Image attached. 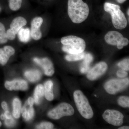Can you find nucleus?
Instances as JSON below:
<instances>
[{"label": "nucleus", "instance_id": "f257e3e1", "mask_svg": "<svg viewBox=\"0 0 129 129\" xmlns=\"http://www.w3.org/2000/svg\"><path fill=\"white\" fill-rule=\"evenodd\" d=\"M68 13L73 22L80 23L88 18L89 8L87 4L83 0H68Z\"/></svg>", "mask_w": 129, "mask_h": 129}, {"label": "nucleus", "instance_id": "f03ea898", "mask_svg": "<svg viewBox=\"0 0 129 129\" xmlns=\"http://www.w3.org/2000/svg\"><path fill=\"white\" fill-rule=\"evenodd\" d=\"M61 42L63 45L62 48L63 51L68 54L82 53L85 49L86 43L84 40L75 36L63 37Z\"/></svg>", "mask_w": 129, "mask_h": 129}, {"label": "nucleus", "instance_id": "7ed1b4c3", "mask_svg": "<svg viewBox=\"0 0 129 129\" xmlns=\"http://www.w3.org/2000/svg\"><path fill=\"white\" fill-rule=\"evenodd\" d=\"M104 10L111 14L113 25L115 28L123 29L127 27V19L119 5L106 2L104 4Z\"/></svg>", "mask_w": 129, "mask_h": 129}, {"label": "nucleus", "instance_id": "20e7f679", "mask_svg": "<svg viewBox=\"0 0 129 129\" xmlns=\"http://www.w3.org/2000/svg\"><path fill=\"white\" fill-rule=\"evenodd\" d=\"M74 100L77 109L81 116L86 119L93 117L94 112L87 98L82 91L77 90L74 92Z\"/></svg>", "mask_w": 129, "mask_h": 129}, {"label": "nucleus", "instance_id": "39448f33", "mask_svg": "<svg viewBox=\"0 0 129 129\" xmlns=\"http://www.w3.org/2000/svg\"><path fill=\"white\" fill-rule=\"evenodd\" d=\"M74 113V109L73 107L69 103L63 102L49 111L47 115L52 119L57 120L65 116H71Z\"/></svg>", "mask_w": 129, "mask_h": 129}, {"label": "nucleus", "instance_id": "423d86ee", "mask_svg": "<svg viewBox=\"0 0 129 129\" xmlns=\"http://www.w3.org/2000/svg\"><path fill=\"white\" fill-rule=\"evenodd\" d=\"M129 84V78L113 79L107 81L104 85V88L109 94L114 95L126 89Z\"/></svg>", "mask_w": 129, "mask_h": 129}, {"label": "nucleus", "instance_id": "0eeeda50", "mask_svg": "<svg viewBox=\"0 0 129 129\" xmlns=\"http://www.w3.org/2000/svg\"><path fill=\"white\" fill-rule=\"evenodd\" d=\"M102 117L107 123L114 126H120L123 123L124 115L117 110H106L103 114Z\"/></svg>", "mask_w": 129, "mask_h": 129}, {"label": "nucleus", "instance_id": "6e6552de", "mask_svg": "<svg viewBox=\"0 0 129 129\" xmlns=\"http://www.w3.org/2000/svg\"><path fill=\"white\" fill-rule=\"evenodd\" d=\"M107 69L108 65L106 62H99L89 70L87 75V78L90 80H96L104 74Z\"/></svg>", "mask_w": 129, "mask_h": 129}, {"label": "nucleus", "instance_id": "1a4fd4ad", "mask_svg": "<svg viewBox=\"0 0 129 129\" xmlns=\"http://www.w3.org/2000/svg\"><path fill=\"white\" fill-rule=\"evenodd\" d=\"M33 61L42 67L46 75L52 76L55 73L53 63L49 58H40L35 57L33 59Z\"/></svg>", "mask_w": 129, "mask_h": 129}, {"label": "nucleus", "instance_id": "9d476101", "mask_svg": "<svg viewBox=\"0 0 129 129\" xmlns=\"http://www.w3.org/2000/svg\"><path fill=\"white\" fill-rule=\"evenodd\" d=\"M5 86L7 89L9 91H25L27 90L28 88L27 82L25 80L21 79L6 81Z\"/></svg>", "mask_w": 129, "mask_h": 129}, {"label": "nucleus", "instance_id": "9b49d317", "mask_svg": "<svg viewBox=\"0 0 129 129\" xmlns=\"http://www.w3.org/2000/svg\"><path fill=\"white\" fill-rule=\"evenodd\" d=\"M43 21V19L41 17H36L32 19L31 22V36L35 40H38L42 37L40 27Z\"/></svg>", "mask_w": 129, "mask_h": 129}, {"label": "nucleus", "instance_id": "f8f14e48", "mask_svg": "<svg viewBox=\"0 0 129 129\" xmlns=\"http://www.w3.org/2000/svg\"><path fill=\"white\" fill-rule=\"evenodd\" d=\"M124 38L122 34L117 31H110L105 35L104 39L108 44L112 45H118Z\"/></svg>", "mask_w": 129, "mask_h": 129}, {"label": "nucleus", "instance_id": "ddd939ff", "mask_svg": "<svg viewBox=\"0 0 129 129\" xmlns=\"http://www.w3.org/2000/svg\"><path fill=\"white\" fill-rule=\"evenodd\" d=\"M14 53L15 50L12 46H6L0 48V64L2 65L7 64L9 58Z\"/></svg>", "mask_w": 129, "mask_h": 129}, {"label": "nucleus", "instance_id": "4468645a", "mask_svg": "<svg viewBox=\"0 0 129 129\" xmlns=\"http://www.w3.org/2000/svg\"><path fill=\"white\" fill-rule=\"evenodd\" d=\"M27 23V21L24 18L18 17L15 18L12 21L10 24V29L16 34H17L19 30Z\"/></svg>", "mask_w": 129, "mask_h": 129}, {"label": "nucleus", "instance_id": "2eb2a0df", "mask_svg": "<svg viewBox=\"0 0 129 129\" xmlns=\"http://www.w3.org/2000/svg\"><path fill=\"white\" fill-rule=\"evenodd\" d=\"M83 61L80 66V71L82 74H86L89 70L90 65L93 60V57L90 53H85Z\"/></svg>", "mask_w": 129, "mask_h": 129}, {"label": "nucleus", "instance_id": "dca6fc26", "mask_svg": "<svg viewBox=\"0 0 129 129\" xmlns=\"http://www.w3.org/2000/svg\"><path fill=\"white\" fill-rule=\"evenodd\" d=\"M23 117L26 121H29L32 119L34 115V111L33 106H30L27 101L21 109Z\"/></svg>", "mask_w": 129, "mask_h": 129}, {"label": "nucleus", "instance_id": "f3484780", "mask_svg": "<svg viewBox=\"0 0 129 129\" xmlns=\"http://www.w3.org/2000/svg\"><path fill=\"white\" fill-rule=\"evenodd\" d=\"M41 73L37 70H27L24 73L25 77L31 82H37L41 79Z\"/></svg>", "mask_w": 129, "mask_h": 129}, {"label": "nucleus", "instance_id": "a211bd4d", "mask_svg": "<svg viewBox=\"0 0 129 129\" xmlns=\"http://www.w3.org/2000/svg\"><path fill=\"white\" fill-rule=\"evenodd\" d=\"M53 83L52 81L48 80L44 84V95L46 98L49 101H52L54 98L53 91Z\"/></svg>", "mask_w": 129, "mask_h": 129}, {"label": "nucleus", "instance_id": "6ab92c4d", "mask_svg": "<svg viewBox=\"0 0 129 129\" xmlns=\"http://www.w3.org/2000/svg\"><path fill=\"white\" fill-rule=\"evenodd\" d=\"M44 95V86L42 84L37 85L34 92V99L35 103L36 104H39Z\"/></svg>", "mask_w": 129, "mask_h": 129}, {"label": "nucleus", "instance_id": "aec40b11", "mask_svg": "<svg viewBox=\"0 0 129 129\" xmlns=\"http://www.w3.org/2000/svg\"><path fill=\"white\" fill-rule=\"evenodd\" d=\"M17 34L19 39L21 42L27 43L30 40V30L29 28L22 27Z\"/></svg>", "mask_w": 129, "mask_h": 129}, {"label": "nucleus", "instance_id": "412c9836", "mask_svg": "<svg viewBox=\"0 0 129 129\" xmlns=\"http://www.w3.org/2000/svg\"><path fill=\"white\" fill-rule=\"evenodd\" d=\"M13 115L15 118L18 119L20 117L21 109V101L18 98H14L13 101Z\"/></svg>", "mask_w": 129, "mask_h": 129}, {"label": "nucleus", "instance_id": "4be33fe9", "mask_svg": "<svg viewBox=\"0 0 129 129\" xmlns=\"http://www.w3.org/2000/svg\"><path fill=\"white\" fill-rule=\"evenodd\" d=\"M85 55V53L84 52L76 54H68L65 56V58L68 61H76L83 60Z\"/></svg>", "mask_w": 129, "mask_h": 129}, {"label": "nucleus", "instance_id": "5701e85b", "mask_svg": "<svg viewBox=\"0 0 129 129\" xmlns=\"http://www.w3.org/2000/svg\"><path fill=\"white\" fill-rule=\"evenodd\" d=\"M22 0H9V6L10 9L17 11L21 8Z\"/></svg>", "mask_w": 129, "mask_h": 129}, {"label": "nucleus", "instance_id": "b1692460", "mask_svg": "<svg viewBox=\"0 0 129 129\" xmlns=\"http://www.w3.org/2000/svg\"><path fill=\"white\" fill-rule=\"evenodd\" d=\"M8 40L5 26L2 23L0 22V44L6 43Z\"/></svg>", "mask_w": 129, "mask_h": 129}, {"label": "nucleus", "instance_id": "393cba45", "mask_svg": "<svg viewBox=\"0 0 129 129\" xmlns=\"http://www.w3.org/2000/svg\"><path fill=\"white\" fill-rule=\"evenodd\" d=\"M119 105L124 108L129 107V97L126 96H121L118 100Z\"/></svg>", "mask_w": 129, "mask_h": 129}, {"label": "nucleus", "instance_id": "a878e982", "mask_svg": "<svg viewBox=\"0 0 129 129\" xmlns=\"http://www.w3.org/2000/svg\"><path fill=\"white\" fill-rule=\"evenodd\" d=\"M54 125L53 124L49 122H43L36 126V129H51L53 128Z\"/></svg>", "mask_w": 129, "mask_h": 129}, {"label": "nucleus", "instance_id": "bb28decb", "mask_svg": "<svg viewBox=\"0 0 129 129\" xmlns=\"http://www.w3.org/2000/svg\"><path fill=\"white\" fill-rule=\"evenodd\" d=\"M128 58L124 59L118 63V65L123 70L128 71L129 70Z\"/></svg>", "mask_w": 129, "mask_h": 129}, {"label": "nucleus", "instance_id": "cd10ccee", "mask_svg": "<svg viewBox=\"0 0 129 129\" xmlns=\"http://www.w3.org/2000/svg\"><path fill=\"white\" fill-rule=\"evenodd\" d=\"M129 42L128 39L127 38L124 37L121 41L120 44L117 45V48L119 50H121L123 48L124 46H127Z\"/></svg>", "mask_w": 129, "mask_h": 129}, {"label": "nucleus", "instance_id": "c85d7f7f", "mask_svg": "<svg viewBox=\"0 0 129 129\" xmlns=\"http://www.w3.org/2000/svg\"><path fill=\"white\" fill-rule=\"evenodd\" d=\"M16 34L11 29H8L6 32V36L8 39L12 40H14L16 37Z\"/></svg>", "mask_w": 129, "mask_h": 129}, {"label": "nucleus", "instance_id": "c756f323", "mask_svg": "<svg viewBox=\"0 0 129 129\" xmlns=\"http://www.w3.org/2000/svg\"><path fill=\"white\" fill-rule=\"evenodd\" d=\"M117 75L120 78H124L128 75V73L125 70H118L117 73Z\"/></svg>", "mask_w": 129, "mask_h": 129}, {"label": "nucleus", "instance_id": "7c9ffc66", "mask_svg": "<svg viewBox=\"0 0 129 129\" xmlns=\"http://www.w3.org/2000/svg\"><path fill=\"white\" fill-rule=\"evenodd\" d=\"M5 118L7 119H11L12 118L10 112L8 110L5 111V113L4 114Z\"/></svg>", "mask_w": 129, "mask_h": 129}, {"label": "nucleus", "instance_id": "2f4dec72", "mask_svg": "<svg viewBox=\"0 0 129 129\" xmlns=\"http://www.w3.org/2000/svg\"><path fill=\"white\" fill-rule=\"evenodd\" d=\"M1 107L4 111H6L8 109L7 103L6 102L3 101L1 103Z\"/></svg>", "mask_w": 129, "mask_h": 129}, {"label": "nucleus", "instance_id": "473e14b6", "mask_svg": "<svg viewBox=\"0 0 129 129\" xmlns=\"http://www.w3.org/2000/svg\"><path fill=\"white\" fill-rule=\"evenodd\" d=\"M27 101V102L28 103V104H29L30 106H33V104H34V99L32 97L29 98Z\"/></svg>", "mask_w": 129, "mask_h": 129}, {"label": "nucleus", "instance_id": "72a5a7b5", "mask_svg": "<svg viewBox=\"0 0 129 129\" xmlns=\"http://www.w3.org/2000/svg\"><path fill=\"white\" fill-rule=\"evenodd\" d=\"M119 129H129V127L128 126H123V127H120L119 128Z\"/></svg>", "mask_w": 129, "mask_h": 129}, {"label": "nucleus", "instance_id": "f704fd0d", "mask_svg": "<svg viewBox=\"0 0 129 129\" xmlns=\"http://www.w3.org/2000/svg\"><path fill=\"white\" fill-rule=\"evenodd\" d=\"M0 118L2 119V120H3V119H5V118L4 114H2L1 115V116H0Z\"/></svg>", "mask_w": 129, "mask_h": 129}, {"label": "nucleus", "instance_id": "c9c22d12", "mask_svg": "<svg viewBox=\"0 0 129 129\" xmlns=\"http://www.w3.org/2000/svg\"><path fill=\"white\" fill-rule=\"evenodd\" d=\"M126 1V0H117L118 2L120 3H123L124 2Z\"/></svg>", "mask_w": 129, "mask_h": 129}, {"label": "nucleus", "instance_id": "e433bc0d", "mask_svg": "<svg viewBox=\"0 0 129 129\" xmlns=\"http://www.w3.org/2000/svg\"><path fill=\"white\" fill-rule=\"evenodd\" d=\"M129 9H128V11H127V14H128V15H129Z\"/></svg>", "mask_w": 129, "mask_h": 129}, {"label": "nucleus", "instance_id": "4c0bfd02", "mask_svg": "<svg viewBox=\"0 0 129 129\" xmlns=\"http://www.w3.org/2000/svg\"><path fill=\"white\" fill-rule=\"evenodd\" d=\"M2 124L1 122L0 121V127H1V126H2Z\"/></svg>", "mask_w": 129, "mask_h": 129}]
</instances>
